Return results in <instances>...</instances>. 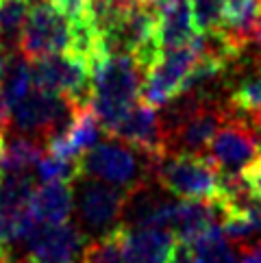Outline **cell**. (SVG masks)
I'll return each mask as SVG.
<instances>
[{
  "instance_id": "cell-1",
  "label": "cell",
  "mask_w": 261,
  "mask_h": 263,
  "mask_svg": "<svg viewBox=\"0 0 261 263\" xmlns=\"http://www.w3.org/2000/svg\"><path fill=\"white\" fill-rule=\"evenodd\" d=\"M146 72L130 54H105L91 65V107L109 133L142 98Z\"/></svg>"
},
{
  "instance_id": "cell-2",
  "label": "cell",
  "mask_w": 261,
  "mask_h": 263,
  "mask_svg": "<svg viewBox=\"0 0 261 263\" xmlns=\"http://www.w3.org/2000/svg\"><path fill=\"white\" fill-rule=\"evenodd\" d=\"M81 176L133 190L155 178V161L122 142H102L81 155Z\"/></svg>"
},
{
  "instance_id": "cell-3",
  "label": "cell",
  "mask_w": 261,
  "mask_h": 263,
  "mask_svg": "<svg viewBox=\"0 0 261 263\" xmlns=\"http://www.w3.org/2000/svg\"><path fill=\"white\" fill-rule=\"evenodd\" d=\"M155 181L181 200H213L218 196L220 172L207 155L167 153L155 163Z\"/></svg>"
},
{
  "instance_id": "cell-4",
  "label": "cell",
  "mask_w": 261,
  "mask_h": 263,
  "mask_svg": "<svg viewBox=\"0 0 261 263\" xmlns=\"http://www.w3.org/2000/svg\"><path fill=\"white\" fill-rule=\"evenodd\" d=\"M29 17H26L20 54L26 61H35L48 54L68 52L72 44V20L52 0H29Z\"/></svg>"
},
{
  "instance_id": "cell-5",
  "label": "cell",
  "mask_w": 261,
  "mask_h": 263,
  "mask_svg": "<svg viewBox=\"0 0 261 263\" xmlns=\"http://www.w3.org/2000/svg\"><path fill=\"white\" fill-rule=\"evenodd\" d=\"M29 63L35 87L59 93L79 105L91 102V68L85 61L70 52H59Z\"/></svg>"
},
{
  "instance_id": "cell-6",
  "label": "cell",
  "mask_w": 261,
  "mask_h": 263,
  "mask_svg": "<svg viewBox=\"0 0 261 263\" xmlns=\"http://www.w3.org/2000/svg\"><path fill=\"white\" fill-rule=\"evenodd\" d=\"M202 54V37L198 35L192 44L181 48L163 50L159 61L146 72L142 98L155 109L165 107L170 100L179 96L183 81L194 70Z\"/></svg>"
},
{
  "instance_id": "cell-7",
  "label": "cell",
  "mask_w": 261,
  "mask_h": 263,
  "mask_svg": "<svg viewBox=\"0 0 261 263\" xmlns=\"http://www.w3.org/2000/svg\"><path fill=\"white\" fill-rule=\"evenodd\" d=\"M126 198L128 190L94 181V178H85V183H81L77 196L79 218L89 231L107 235L118 227H122Z\"/></svg>"
},
{
  "instance_id": "cell-8",
  "label": "cell",
  "mask_w": 261,
  "mask_h": 263,
  "mask_svg": "<svg viewBox=\"0 0 261 263\" xmlns=\"http://www.w3.org/2000/svg\"><path fill=\"white\" fill-rule=\"evenodd\" d=\"M107 135L139 150V153H144L146 157H151L155 163L167 155L161 116L157 114V109L148 105L144 98H139L135 105L130 107L128 114L120 120Z\"/></svg>"
},
{
  "instance_id": "cell-9",
  "label": "cell",
  "mask_w": 261,
  "mask_h": 263,
  "mask_svg": "<svg viewBox=\"0 0 261 263\" xmlns=\"http://www.w3.org/2000/svg\"><path fill=\"white\" fill-rule=\"evenodd\" d=\"M207 157L218 167L220 174H239L250 163H255L261 155L257 150L248 122L233 114L231 120L220 128L216 139L211 142Z\"/></svg>"
},
{
  "instance_id": "cell-10",
  "label": "cell",
  "mask_w": 261,
  "mask_h": 263,
  "mask_svg": "<svg viewBox=\"0 0 261 263\" xmlns=\"http://www.w3.org/2000/svg\"><path fill=\"white\" fill-rule=\"evenodd\" d=\"M85 233L77 224H40L26 239L31 263H77L85 248Z\"/></svg>"
},
{
  "instance_id": "cell-11",
  "label": "cell",
  "mask_w": 261,
  "mask_h": 263,
  "mask_svg": "<svg viewBox=\"0 0 261 263\" xmlns=\"http://www.w3.org/2000/svg\"><path fill=\"white\" fill-rule=\"evenodd\" d=\"M124 263H167L176 246V235L167 229H126L120 231Z\"/></svg>"
},
{
  "instance_id": "cell-12",
  "label": "cell",
  "mask_w": 261,
  "mask_h": 263,
  "mask_svg": "<svg viewBox=\"0 0 261 263\" xmlns=\"http://www.w3.org/2000/svg\"><path fill=\"white\" fill-rule=\"evenodd\" d=\"M220 215L218 204L213 200H179L176 215L172 224V233L179 241L192 243L216 227V218Z\"/></svg>"
},
{
  "instance_id": "cell-13",
  "label": "cell",
  "mask_w": 261,
  "mask_h": 263,
  "mask_svg": "<svg viewBox=\"0 0 261 263\" xmlns=\"http://www.w3.org/2000/svg\"><path fill=\"white\" fill-rule=\"evenodd\" d=\"M74 206V192L70 183H42L33 194V213L40 224L68 222Z\"/></svg>"
},
{
  "instance_id": "cell-14",
  "label": "cell",
  "mask_w": 261,
  "mask_h": 263,
  "mask_svg": "<svg viewBox=\"0 0 261 263\" xmlns=\"http://www.w3.org/2000/svg\"><path fill=\"white\" fill-rule=\"evenodd\" d=\"M198 33L194 29L192 13L188 0H179L172 3L159 11V31H157V40H159L161 50L181 48V46L192 44Z\"/></svg>"
},
{
  "instance_id": "cell-15",
  "label": "cell",
  "mask_w": 261,
  "mask_h": 263,
  "mask_svg": "<svg viewBox=\"0 0 261 263\" xmlns=\"http://www.w3.org/2000/svg\"><path fill=\"white\" fill-rule=\"evenodd\" d=\"M231 239L225 237L222 229L213 227L196 241H192L194 263H241V252L237 246H231Z\"/></svg>"
},
{
  "instance_id": "cell-16",
  "label": "cell",
  "mask_w": 261,
  "mask_h": 263,
  "mask_svg": "<svg viewBox=\"0 0 261 263\" xmlns=\"http://www.w3.org/2000/svg\"><path fill=\"white\" fill-rule=\"evenodd\" d=\"M44 146L33 142L31 137L20 135L5 146L3 161H0V174H24L31 172L33 165L44 157Z\"/></svg>"
},
{
  "instance_id": "cell-17",
  "label": "cell",
  "mask_w": 261,
  "mask_h": 263,
  "mask_svg": "<svg viewBox=\"0 0 261 263\" xmlns=\"http://www.w3.org/2000/svg\"><path fill=\"white\" fill-rule=\"evenodd\" d=\"M29 9V0H0V46L9 52H15V48L20 50Z\"/></svg>"
},
{
  "instance_id": "cell-18",
  "label": "cell",
  "mask_w": 261,
  "mask_h": 263,
  "mask_svg": "<svg viewBox=\"0 0 261 263\" xmlns=\"http://www.w3.org/2000/svg\"><path fill=\"white\" fill-rule=\"evenodd\" d=\"M227 105L239 118H253L261 114V65L255 72L246 74L231 89Z\"/></svg>"
},
{
  "instance_id": "cell-19",
  "label": "cell",
  "mask_w": 261,
  "mask_h": 263,
  "mask_svg": "<svg viewBox=\"0 0 261 263\" xmlns=\"http://www.w3.org/2000/svg\"><path fill=\"white\" fill-rule=\"evenodd\" d=\"M31 85H33L31 63L22 54H11L5 68V74H3V89H5V96H7L11 111L31 91Z\"/></svg>"
},
{
  "instance_id": "cell-20",
  "label": "cell",
  "mask_w": 261,
  "mask_h": 263,
  "mask_svg": "<svg viewBox=\"0 0 261 263\" xmlns=\"http://www.w3.org/2000/svg\"><path fill=\"white\" fill-rule=\"evenodd\" d=\"M194 29L198 35H216L227 24L225 0H188Z\"/></svg>"
},
{
  "instance_id": "cell-21",
  "label": "cell",
  "mask_w": 261,
  "mask_h": 263,
  "mask_svg": "<svg viewBox=\"0 0 261 263\" xmlns=\"http://www.w3.org/2000/svg\"><path fill=\"white\" fill-rule=\"evenodd\" d=\"M35 167H37V178L42 183H72L81 178V157L68 159L46 150Z\"/></svg>"
},
{
  "instance_id": "cell-22",
  "label": "cell",
  "mask_w": 261,
  "mask_h": 263,
  "mask_svg": "<svg viewBox=\"0 0 261 263\" xmlns=\"http://www.w3.org/2000/svg\"><path fill=\"white\" fill-rule=\"evenodd\" d=\"M120 231H122V227L87 241L85 248H83L81 263H124Z\"/></svg>"
},
{
  "instance_id": "cell-23",
  "label": "cell",
  "mask_w": 261,
  "mask_h": 263,
  "mask_svg": "<svg viewBox=\"0 0 261 263\" xmlns=\"http://www.w3.org/2000/svg\"><path fill=\"white\" fill-rule=\"evenodd\" d=\"M61 11L70 17V20H81L85 15V7H87V0H52Z\"/></svg>"
},
{
  "instance_id": "cell-24",
  "label": "cell",
  "mask_w": 261,
  "mask_h": 263,
  "mask_svg": "<svg viewBox=\"0 0 261 263\" xmlns=\"http://www.w3.org/2000/svg\"><path fill=\"white\" fill-rule=\"evenodd\" d=\"M237 248L241 252V263H261V237L250 243H241Z\"/></svg>"
},
{
  "instance_id": "cell-25",
  "label": "cell",
  "mask_w": 261,
  "mask_h": 263,
  "mask_svg": "<svg viewBox=\"0 0 261 263\" xmlns=\"http://www.w3.org/2000/svg\"><path fill=\"white\" fill-rule=\"evenodd\" d=\"M167 263H194V255H192V246L185 241L176 239V246L172 250V257Z\"/></svg>"
},
{
  "instance_id": "cell-26",
  "label": "cell",
  "mask_w": 261,
  "mask_h": 263,
  "mask_svg": "<svg viewBox=\"0 0 261 263\" xmlns=\"http://www.w3.org/2000/svg\"><path fill=\"white\" fill-rule=\"evenodd\" d=\"M9 124H11V107L7 102V96H5V89L0 85V135L5 137Z\"/></svg>"
},
{
  "instance_id": "cell-27",
  "label": "cell",
  "mask_w": 261,
  "mask_h": 263,
  "mask_svg": "<svg viewBox=\"0 0 261 263\" xmlns=\"http://www.w3.org/2000/svg\"><path fill=\"white\" fill-rule=\"evenodd\" d=\"M248 122L250 130H253V137H255V144H257V150L261 155V114L259 116H253V118H244Z\"/></svg>"
},
{
  "instance_id": "cell-28",
  "label": "cell",
  "mask_w": 261,
  "mask_h": 263,
  "mask_svg": "<svg viewBox=\"0 0 261 263\" xmlns=\"http://www.w3.org/2000/svg\"><path fill=\"white\" fill-rule=\"evenodd\" d=\"M0 263H13L11 261V255H9L7 246H0Z\"/></svg>"
},
{
  "instance_id": "cell-29",
  "label": "cell",
  "mask_w": 261,
  "mask_h": 263,
  "mask_svg": "<svg viewBox=\"0 0 261 263\" xmlns=\"http://www.w3.org/2000/svg\"><path fill=\"white\" fill-rule=\"evenodd\" d=\"M0 246H7V239H5V218H3V211H0Z\"/></svg>"
},
{
  "instance_id": "cell-30",
  "label": "cell",
  "mask_w": 261,
  "mask_h": 263,
  "mask_svg": "<svg viewBox=\"0 0 261 263\" xmlns=\"http://www.w3.org/2000/svg\"><path fill=\"white\" fill-rule=\"evenodd\" d=\"M3 153H5V137L0 135V161H3Z\"/></svg>"
},
{
  "instance_id": "cell-31",
  "label": "cell",
  "mask_w": 261,
  "mask_h": 263,
  "mask_svg": "<svg viewBox=\"0 0 261 263\" xmlns=\"http://www.w3.org/2000/svg\"><path fill=\"white\" fill-rule=\"evenodd\" d=\"M259 65H261V59H259Z\"/></svg>"
}]
</instances>
